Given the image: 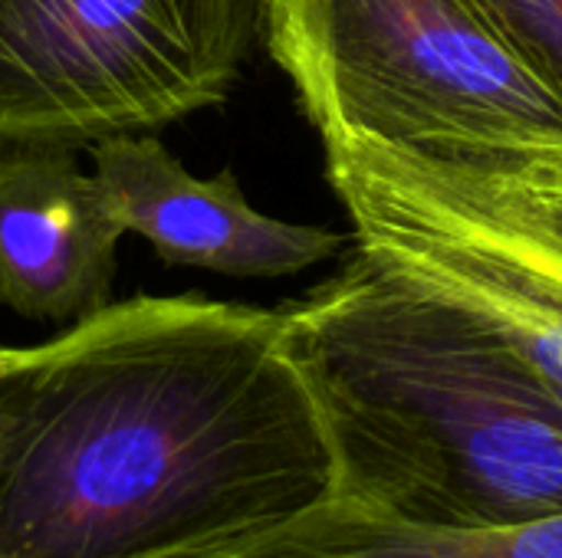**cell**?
Here are the masks:
<instances>
[{"mask_svg":"<svg viewBox=\"0 0 562 558\" xmlns=\"http://www.w3.org/2000/svg\"><path fill=\"white\" fill-rule=\"evenodd\" d=\"M333 483L283 309L135 296L0 349V558H191Z\"/></svg>","mask_w":562,"mask_h":558,"instance_id":"1","label":"cell"},{"mask_svg":"<svg viewBox=\"0 0 562 558\" xmlns=\"http://www.w3.org/2000/svg\"><path fill=\"white\" fill-rule=\"evenodd\" d=\"M283 316L333 500L445 529L562 516V395L468 303L356 240Z\"/></svg>","mask_w":562,"mask_h":558,"instance_id":"2","label":"cell"},{"mask_svg":"<svg viewBox=\"0 0 562 558\" xmlns=\"http://www.w3.org/2000/svg\"><path fill=\"white\" fill-rule=\"evenodd\" d=\"M263 33L323 145L562 151V95L481 0H263Z\"/></svg>","mask_w":562,"mask_h":558,"instance_id":"3","label":"cell"},{"mask_svg":"<svg viewBox=\"0 0 562 558\" xmlns=\"http://www.w3.org/2000/svg\"><path fill=\"white\" fill-rule=\"evenodd\" d=\"M263 0H0V145H95L221 105Z\"/></svg>","mask_w":562,"mask_h":558,"instance_id":"4","label":"cell"},{"mask_svg":"<svg viewBox=\"0 0 562 558\" xmlns=\"http://www.w3.org/2000/svg\"><path fill=\"white\" fill-rule=\"evenodd\" d=\"M326 164L359 243L468 303L562 395V253L448 194L395 148L329 141Z\"/></svg>","mask_w":562,"mask_h":558,"instance_id":"5","label":"cell"},{"mask_svg":"<svg viewBox=\"0 0 562 558\" xmlns=\"http://www.w3.org/2000/svg\"><path fill=\"white\" fill-rule=\"evenodd\" d=\"M92 164L125 230L148 240L168 266L277 280L336 257L346 240L323 227L260 214L231 168L207 181L194 178L155 135L95 141Z\"/></svg>","mask_w":562,"mask_h":558,"instance_id":"6","label":"cell"},{"mask_svg":"<svg viewBox=\"0 0 562 558\" xmlns=\"http://www.w3.org/2000/svg\"><path fill=\"white\" fill-rule=\"evenodd\" d=\"M125 224L69 145H0V306L53 326H79L112 306Z\"/></svg>","mask_w":562,"mask_h":558,"instance_id":"7","label":"cell"},{"mask_svg":"<svg viewBox=\"0 0 562 558\" xmlns=\"http://www.w3.org/2000/svg\"><path fill=\"white\" fill-rule=\"evenodd\" d=\"M191 558H562V516L494 529H445L329 497L277 526Z\"/></svg>","mask_w":562,"mask_h":558,"instance_id":"8","label":"cell"},{"mask_svg":"<svg viewBox=\"0 0 562 558\" xmlns=\"http://www.w3.org/2000/svg\"><path fill=\"white\" fill-rule=\"evenodd\" d=\"M418 174L562 253V151L418 155L395 148Z\"/></svg>","mask_w":562,"mask_h":558,"instance_id":"9","label":"cell"},{"mask_svg":"<svg viewBox=\"0 0 562 558\" xmlns=\"http://www.w3.org/2000/svg\"><path fill=\"white\" fill-rule=\"evenodd\" d=\"M514 46L562 95V0H481Z\"/></svg>","mask_w":562,"mask_h":558,"instance_id":"10","label":"cell"}]
</instances>
